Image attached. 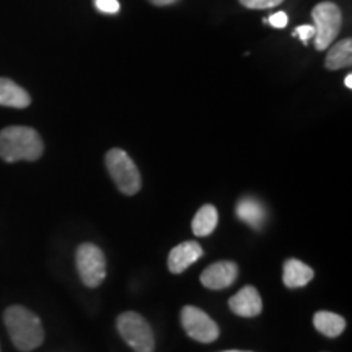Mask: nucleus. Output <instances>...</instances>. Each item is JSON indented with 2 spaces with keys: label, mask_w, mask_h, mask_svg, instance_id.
<instances>
[{
  "label": "nucleus",
  "mask_w": 352,
  "mask_h": 352,
  "mask_svg": "<svg viewBox=\"0 0 352 352\" xmlns=\"http://www.w3.org/2000/svg\"><path fill=\"white\" fill-rule=\"evenodd\" d=\"M43 152V139L33 127L10 126L0 131V158L8 164L21 160L34 162Z\"/></svg>",
  "instance_id": "1"
},
{
  "label": "nucleus",
  "mask_w": 352,
  "mask_h": 352,
  "mask_svg": "<svg viewBox=\"0 0 352 352\" xmlns=\"http://www.w3.org/2000/svg\"><path fill=\"white\" fill-rule=\"evenodd\" d=\"M13 346L21 352L36 349L44 341V328L36 314L21 305L8 307L3 314Z\"/></svg>",
  "instance_id": "2"
},
{
  "label": "nucleus",
  "mask_w": 352,
  "mask_h": 352,
  "mask_svg": "<svg viewBox=\"0 0 352 352\" xmlns=\"http://www.w3.org/2000/svg\"><path fill=\"white\" fill-rule=\"evenodd\" d=\"M104 162H107L109 176H111L114 184L122 195H138L140 188H142V178H140L138 165L134 164L129 153L122 151V148H111L104 157Z\"/></svg>",
  "instance_id": "3"
},
{
  "label": "nucleus",
  "mask_w": 352,
  "mask_h": 352,
  "mask_svg": "<svg viewBox=\"0 0 352 352\" xmlns=\"http://www.w3.org/2000/svg\"><path fill=\"white\" fill-rule=\"evenodd\" d=\"M116 328L121 338L134 352L155 351V336L148 321L138 311H124L118 316Z\"/></svg>",
  "instance_id": "4"
},
{
  "label": "nucleus",
  "mask_w": 352,
  "mask_h": 352,
  "mask_svg": "<svg viewBox=\"0 0 352 352\" xmlns=\"http://www.w3.org/2000/svg\"><path fill=\"white\" fill-rule=\"evenodd\" d=\"M315 21V47L327 51L342 28V12L333 2H321L311 10Z\"/></svg>",
  "instance_id": "5"
},
{
  "label": "nucleus",
  "mask_w": 352,
  "mask_h": 352,
  "mask_svg": "<svg viewBox=\"0 0 352 352\" xmlns=\"http://www.w3.org/2000/svg\"><path fill=\"white\" fill-rule=\"evenodd\" d=\"M76 264L80 280L87 287H98L107 277V258L100 246L95 243H82L78 246Z\"/></svg>",
  "instance_id": "6"
},
{
  "label": "nucleus",
  "mask_w": 352,
  "mask_h": 352,
  "mask_svg": "<svg viewBox=\"0 0 352 352\" xmlns=\"http://www.w3.org/2000/svg\"><path fill=\"white\" fill-rule=\"evenodd\" d=\"M182 324L191 340L204 342V344L214 342L220 334L217 323L204 310H201V308L195 305L183 307Z\"/></svg>",
  "instance_id": "7"
},
{
  "label": "nucleus",
  "mask_w": 352,
  "mask_h": 352,
  "mask_svg": "<svg viewBox=\"0 0 352 352\" xmlns=\"http://www.w3.org/2000/svg\"><path fill=\"white\" fill-rule=\"evenodd\" d=\"M240 267L235 261H217L206 267L201 274V284L210 290L230 287L239 277Z\"/></svg>",
  "instance_id": "8"
},
{
  "label": "nucleus",
  "mask_w": 352,
  "mask_h": 352,
  "mask_svg": "<svg viewBox=\"0 0 352 352\" xmlns=\"http://www.w3.org/2000/svg\"><path fill=\"white\" fill-rule=\"evenodd\" d=\"M228 307L235 315L243 316V318H254L263 311V300L256 287L246 285L228 300Z\"/></svg>",
  "instance_id": "9"
},
{
  "label": "nucleus",
  "mask_w": 352,
  "mask_h": 352,
  "mask_svg": "<svg viewBox=\"0 0 352 352\" xmlns=\"http://www.w3.org/2000/svg\"><path fill=\"white\" fill-rule=\"evenodd\" d=\"M204 256V250L197 241H184L176 245L168 254V270L173 274H182L191 264Z\"/></svg>",
  "instance_id": "10"
},
{
  "label": "nucleus",
  "mask_w": 352,
  "mask_h": 352,
  "mask_svg": "<svg viewBox=\"0 0 352 352\" xmlns=\"http://www.w3.org/2000/svg\"><path fill=\"white\" fill-rule=\"evenodd\" d=\"M236 217H239L241 222H245L246 226H250L253 230H261L266 223L267 212L266 208L259 202L256 197L245 196L241 197L236 204Z\"/></svg>",
  "instance_id": "11"
},
{
  "label": "nucleus",
  "mask_w": 352,
  "mask_h": 352,
  "mask_svg": "<svg viewBox=\"0 0 352 352\" xmlns=\"http://www.w3.org/2000/svg\"><path fill=\"white\" fill-rule=\"evenodd\" d=\"M315 272L308 264H305L300 259L290 258L284 263V274L283 280L284 285L289 289H300L314 279Z\"/></svg>",
  "instance_id": "12"
},
{
  "label": "nucleus",
  "mask_w": 352,
  "mask_h": 352,
  "mask_svg": "<svg viewBox=\"0 0 352 352\" xmlns=\"http://www.w3.org/2000/svg\"><path fill=\"white\" fill-rule=\"evenodd\" d=\"M32 103L28 91L10 78L0 77V107L28 108Z\"/></svg>",
  "instance_id": "13"
},
{
  "label": "nucleus",
  "mask_w": 352,
  "mask_h": 352,
  "mask_svg": "<svg viewBox=\"0 0 352 352\" xmlns=\"http://www.w3.org/2000/svg\"><path fill=\"white\" fill-rule=\"evenodd\" d=\"M314 324L316 331L327 338L341 336L346 329V320L341 315L333 314V311H316L314 316Z\"/></svg>",
  "instance_id": "14"
},
{
  "label": "nucleus",
  "mask_w": 352,
  "mask_h": 352,
  "mask_svg": "<svg viewBox=\"0 0 352 352\" xmlns=\"http://www.w3.org/2000/svg\"><path fill=\"white\" fill-rule=\"evenodd\" d=\"M352 64V39H342L329 47L324 65L328 70H341Z\"/></svg>",
  "instance_id": "15"
},
{
  "label": "nucleus",
  "mask_w": 352,
  "mask_h": 352,
  "mask_svg": "<svg viewBox=\"0 0 352 352\" xmlns=\"http://www.w3.org/2000/svg\"><path fill=\"white\" fill-rule=\"evenodd\" d=\"M219 223V212L212 204H204L192 219V233L196 236H209Z\"/></svg>",
  "instance_id": "16"
},
{
  "label": "nucleus",
  "mask_w": 352,
  "mask_h": 352,
  "mask_svg": "<svg viewBox=\"0 0 352 352\" xmlns=\"http://www.w3.org/2000/svg\"><path fill=\"white\" fill-rule=\"evenodd\" d=\"M241 6L252 10H267V8L277 7L284 2V0H239Z\"/></svg>",
  "instance_id": "17"
},
{
  "label": "nucleus",
  "mask_w": 352,
  "mask_h": 352,
  "mask_svg": "<svg viewBox=\"0 0 352 352\" xmlns=\"http://www.w3.org/2000/svg\"><path fill=\"white\" fill-rule=\"evenodd\" d=\"M95 6L100 12L109 13V15H111V13H118L121 8L118 0H95Z\"/></svg>",
  "instance_id": "18"
},
{
  "label": "nucleus",
  "mask_w": 352,
  "mask_h": 352,
  "mask_svg": "<svg viewBox=\"0 0 352 352\" xmlns=\"http://www.w3.org/2000/svg\"><path fill=\"white\" fill-rule=\"evenodd\" d=\"M294 34L300 38L302 43L307 46L308 41H310L311 38H315V26L314 25H300V26H297Z\"/></svg>",
  "instance_id": "19"
},
{
  "label": "nucleus",
  "mask_w": 352,
  "mask_h": 352,
  "mask_svg": "<svg viewBox=\"0 0 352 352\" xmlns=\"http://www.w3.org/2000/svg\"><path fill=\"white\" fill-rule=\"evenodd\" d=\"M266 21H270V25L274 26V28H285V26H287L289 16L285 12H276L274 15H271L270 20Z\"/></svg>",
  "instance_id": "20"
},
{
  "label": "nucleus",
  "mask_w": 352,
  "mask_h": 352,
  "mask_svg": "<svg viewBox=\"0 0 352 352\" xmlns=\"http://www.w3.org/2000/svg\"><path fill=\"white\" fill-rule=\"evenodd\" d=\"M153 6H158V7H164V6H171V3H175L176 0H151Z\"/></svg>",
  "instance_id": "21"
},
{
  "label": "nucleus",
  "mask_w": 352,
  "mask_h": 352,
  "mask_svg": "<svg viewBox=\"0 0 352 352\" xmlns=\"http://www.w3.org/2000/svg\"><path fill=\"white\" fill-rule=\"evenodd\" d=\"M344 85H346L347 88H349V90L352 88V74H347V76H346V78H344Z\"/></svg>",
  "instance_id": "22"
},
{
  "label": "nucleus",
  "mask_w": 352,
  "mask_h": 352,
  "mask_svg": "<svg viewBox=\"0 0 352 352\" xmlns=\"http://www.w3.org/2000/svg\"><path fill=\"white\" fill-rule=\"evenodd\" d=\"M222 352H252V351H222Z\"/></svg>",
  "instance_id": "23"
}]
</instances>
